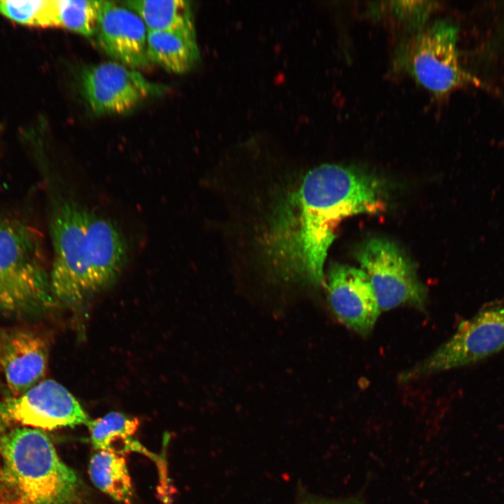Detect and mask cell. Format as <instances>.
I'll list each match as a JSON object with an SVG mask.
<instances>
[{"mask_svg": "<svg viewBox=\"0 0 504 504\" xmlns=\"http://www.w3.org/2000/svg\"><path fill=\"white\" fill-rule=\"evenodd\" d=\"M52 296L83 302L115 281L128 258L127 241L111 219L73 200L56 205L50 222Z\"/></svg>", "mask_w": 504, "mask_h": 504, "instance_id": "obj_1", "label": "cell"}, {"mask_svg": "<svg viewBox=\"0 0 504 504\" xmlns=\"http://www.w3.org/2000/svg\"><path fill=\"white\" fill-rule=\"evenodd\" d=\"M80 482L41 429L15 428L0 436V503L71 504Z\"/></svg>", "mask_w": 504, "mask_h": 504, "instance_id": "obj_2", "label": "cell"}, {"mask_svg": "<svg viewBox=\"0 0 504 504\" xmlns=\"http://www.w3.org/2000/svg\"><path fill=\"white\" fill-rule=\"evenodd\" d=\"M39 237L20 221L0 219V312L37 314L52 302Z\"/></svg>", "mask_w": 504, "mask_h": 504, "instance_id": "obj_3", "label": "cell"}, {"mask_svg": "<svg viewBox=\"0 0 504 504\" xmlns=\"http://www.w3.org/2000/svg\"><path fill=\"white\" fill-rule=\"evenodd\" d=\"M458 29L440 20L424 27L405 40L396 51L394 63L435 96L479 80L460 65Z\"/></svg>", "mask_w": 504, "mask_h": 504, "instance_id": "obj_4", "label": "cell"}, {"mask_svg": "<svg viewBox=\"0 0 504 504\" xmlns=\"http://www.w3.org/2000/svg\"><path fill=\"white\" fill-rule=\"evenodd\" d=\"M504 349V304H492L463 321L455 332L433 353L401 372L410 383L440 372L477 363Z\"/></svg>", "mask_w": 504, "mask_h": 504, "instance_id": "obj_5", "label": "cell"}, {"mask_svg": "<svg viewBox=\"0 0 504 504\" xmlns=\"http://www.w3.org/2000/svg\"><path fill=\"white\" fill-rule=\"evenodd\" d=\"M357 258L381 311L402 305L426 309V288L414 265L396 244L382 238L372 239L360 248Z\"/></svg>", "mask_w": 504, "mask_h": 504, "instance_id": "obj_6", "label": "cell"}, {"mask_svg": "<svg viewBox=\"0 0 504 504\" xmlns=\"http://www.w3.org/2000/svg\"><path fill=\"white\" fill-rule=\"evenodd\" d=\"M0 417L41 430L87 425L90 420L74 396L52 379L41 381L20 396L0 401Z\"/></svg>", "mask_w": 504, "mask_h": 504, "instance_id": "obj_7", "label": "cell"}, {"mask_svg": "<svg viewBox=\"0 0 504 504\" xmlns=\"http://www.w3.org/2000/svg\"><path fill=\"white\" fill-rule=\"evenodd\" d=\"M80 85L90 108L97 114L127 112L144 99L165 90L163 85L152 83L138 71L114 62L84 69Z\"/></svg>", "mask_w": 504, "mask_h": 504, "instance_id": "obj_8", "label": "cell"}, {"mask_svg": "<svg viewBox=\"0 0 504 504\" xmlns=\"http://www.w3.org/2000/svg\"><path fill=\"white\" fill-rule=\"evenodd\" d=\"M326 288L337 319L357 334L369 335L381 309L367 274L354 267L335 264L328 270Z\"/></svg>", "mask_w": 504, "mask_h": 504, "instance_id": "obj_9", "label": "cell"}, {"mask_svg": "<svg viewBox=\"0 0 504 504\" xmlns=\"http://www.w3.org/2000/svg\"><path fill=\"white\" fill-rule=\"evenodd\" d=\"M95 34L104 52L124 66L143 67L150 62L146 26L136 13L125 6L99 1Z\"/></svg>", "mask_w": 504, "mask_h": 504, "instance_id": "obj_10", "label": "cell"}, {"mask_svg": "<svg viewBox=\"0 0 504 504\" xmlns=\"http://www.w3.org/2000/svg\"><path fill=\"white\" fill-rule=\"evenodd\" d=\"M48 353L45 340L35 332L0 331V370L12 397L40 382L47 370Z\"/></svg>", "mask_w": 504, "mask_h": 504, "instance_id": "obj_11", "label": "cell"}, {"mask_svg": "<svg viewBox=\"0 0 504 504\" xmlns=\"http://www.w3.org/2000/svg\"><path fill=\"white\" fill-rule=\"evenodd\" d=\"M147 55L167 71H189L200 59L195 29L148 31Z\"/></svg>", "mask_w": 504, "mask_h": 504, "instance_id": "obj_12", "label": "cell"}, {"mask_svg": "<svg viewBox=\"0 0 504 504\" xmlns=\"http://www.w3.org/2000/svg\"><path fill=\"white\" fill-rule=\"evenodd\" d=\"M139 425L136 417L129 416L118 412H110L105 416L87 424L90 440L94 449L122 454L129 451L148 454L142 445L132 438Z\"/></svg>", "mask_w": 504, "mask_h": 504, "instance_id": "obj_13", "label": "cell"}, {"mask_svg": "<svg viewBox=\"0 0 504 504\" xmlns=\"http://www.w3.org/2000/svg\"><path fill=\"white\" fill-rule=\"evenodd\" d=\"M88 470L92 482L100 491L118 502L131 503L133 486L122 454L98 451L92 456Z\"/></svg>", "mask_w": 504, "mask_h": 504, "instance_id": "obj_14", "label": "cell"}, {"mask_svg": "<svg viewBox=\"0 0 504 504\" xmlns=\"http://www.w3.org/2000/svg\"><path fill=\"white\" fill-rule=\"evenodd\" d=\"M122 4L141 18L148 31L195 29L188 1L132 0Z\"/></svg>", "mask_w": 504, "mask_h": 504, "instance_id": "obj_15", "label": "cell"}, {"mask_svg": "<svg viewBox=\"0 0 504 504\" xmlns=\"http://www.w3.org/2000/svg\"><path fill=\"white\" fill-rule=\"evenodd\" d=\"M99 8V1L54 0L55 27L91 36L96 33Z\"/></svg>", "mask_w": 504, "mask_h": 504, "instance_id": "obj_16", "label": "cell"}, {"mask_svg": "<svg viewBox=\"0 0 504 504\" xmlns=\"http://www.w3.org/2000/svg\"><path fill=\"white\" fill-rule=\"evenodd\" d=\"M0 14L22 24L54 27V0H0Z\"/></svg>", "mask_w": 504, "mask_h": 504, "instance_id": "obj_17", "label": "cell"}, {"mask_svg": "<svg viewBox=\"0 0 504 504\" xmlns=\"http://www.w3.org/2000/svg\"><path fill=\"white\" fill-rule=\"evenodd\" d=\"M376 6L377 10L386 11L408 31H417L425 27L437 3L426 1H394Z\"/></svg>", "mask_w": 504, "mask_h": 504, "instance_id": "obj_18", "label": "cell"}, {"mask_svg": "<svg viewBox=\"0 0 504 504\" xmlns=\"http://www.w3.org/2000/svg\"><path fill=\"white\" fill-rule=\"evenodd\" d=\"M298 504H364V503L358 498L330 500L316 497H306L302 498Z\"/></svg>", "mask_w": 504, "mask_h": 504, "instance_id": "obj_19", "label": "cell"}]
</instances>
